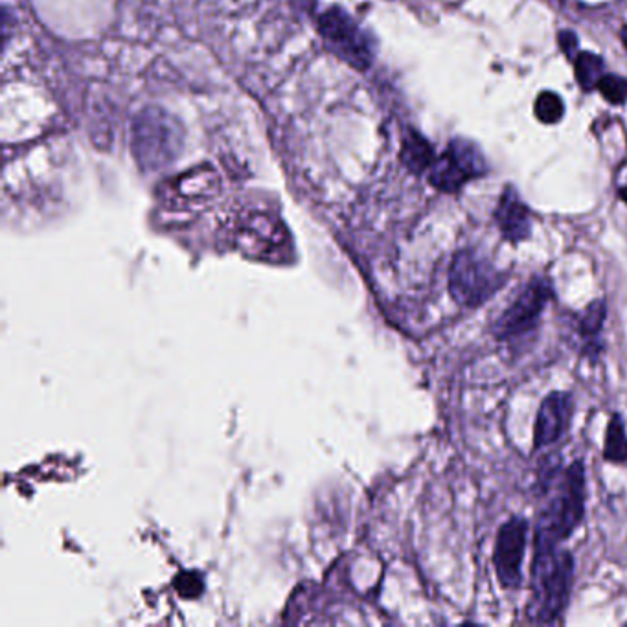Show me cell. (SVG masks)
Returning a JSON list of instances; mask_svg holds the SVG:
<instances>
[{
  "instance_id": "52a82bcc",
  "label": "cell",
  "mask_w": 627,
  "mask_h": 627,
  "mask_svg": "<svg viewBox=\"0 0 627 627\" xmlns=\"http://www.w3.org/2000/svg\"><path fill=\"white\" fill-rule=\"evenodd\" d=\"M179 148L177 124L159 111H146L135 124V149L138 159L149 168H159L175 159Z\"/></svg>"
},
{
  "instance_id": "7c38bea8",
  "label": "cell",
  "mask_w": 627,
  "mask_h": 627,
  "mask_svg": "<svg viewBox=\"0 0 627 627\" xmlns=\"http://www.w3.org/2000/svg\"><path fill=\"white\" fill-rule=\"evenodd\" d=\"M401 160L407 166V170L420 175L425 170H429L433 166L434 151L433 146L425 140V138L416 133L409 131L403 138V146H401Z\"/></svg>"
},
{
  "instance_id": "4fadbf2b",
  "label": "cell",
  "mask_w": 627,
  "mask_h": 627,
  "mask_svg": "<svg viewBox=\"0 0 627 627\" xmlns=\"http://www.w3.org/2000/svg\"><path fill=\"white\" fill-rule=\"evenodd\" d=\"M447 153L458 162V166L466 171L471 179L482 177L488 171V164H486L482 151L469 140L456 138L449 144Z\"/></svg>"
},
{
  "instance_id": "8992f818",
  "label": "cell",
  "mask_w": 627,
  "mask_h": 627,
  "mask_svg": "<svg viewBox=\"0 0 627 627\" xmlns=\"http://www.w3.org/2000/svg\"><path fill=\"white\" fill-rule=\"evenodd\" d=\"M528 521L521 515H512L502 523L495 547H493V567L502 589L517 591L523 583V559L528 541Z\"/></svg>"
},
{
  "instance_id": "5b68a950",
  "label": "cell",
  "mask_w": 627,
  "mask_h": 627,
  "mask_svg": "<svg viewBox=\"0 0 627 627\" xmlns=\"http://www.w3.org/2000/svg\"><path fill=\"white\" fill-rule=\"evenodd\" d=\"M319 32L324 45L335 56L352 65L354 69L365 70L374 59V43L365 30L341 8H330L319 19Z\"/></svg>"
},
{
  "instance_id": "8fae6325",
  "label": "cell",
  "mask_w": 627,
  "mask_h": 627,
  "mask_svg": "<svg viewBox=\"0 0 627 627\" xmlns=\"http://www.w3.org/2000/svg\"><path fill=\"white\" fill-rule=\"evenodd\" d=\"M429 170H431L429 173L431 184L436 190L445 194H455L464 184L471 181L468 173L458 166V162L447 151L440 159L434 160Z\"/></svg>"
},
{
  "instance_id": "d6986e66",
  "label": "cell",
  "mask_w": 627,
  "mask_h": 627,
  "mask_svg": "<svg viewBox=\"0 0 627 627\" xmlns=\"http://www.w3.org/2000/svg\"><path fill=\"white\" fill-rule=\"evenodd\" d=\"M622 43H624V46H626L627 48V26H624V28H622Z\"/></svg>"
},
{
  "instance_id": "2e32d148",
  "label": "cell",
  "mask_w": 627,
  "mask_h": 627,
  "mask_svg": "<svg viewBox=\"0 0 627 627\" xmlns=\"http://www.w3.org/2000/svg\"><path fill=\"white\" fill-rule=\"evenodd\" d=\"M565 114L563 100L556 92L545 91L537 96L536 116L543 124H556Z\"/></svg>"
},
{
  "instance_id": "6da1fadb",
  "label": "cell",
  "mask_w": 627,
  "mask_h": 627,
  "mask_svg": "<svg viewBox=\"0 0 627 627\" xmlns=\"http://www.w3.org/2000/svg\"><path fill=\"white\" fill-rule=\"evenodd\" d=\"M587 482L583 460H574L559 480L554 497L537 513L534 554H554L585 517Z\"/></svg>"
},
{
  "instance_id": "5bb4252c",
  "label": "cell",
  "mask_w": 627,
  "mask_h": 627,
  "mask_svg": "<svg viewBox=\"0 0 627 627\" xmlns=\"http://www.w3.org/2000/svg\"><path fill=\"white\" fill-rule=\"evenodd\" d=\"M604 460L611 464H627V433L622 416L615 412L605 429Z\"/></svg>"
},
{
  "instance_id": "30bf717a",
  "label": "cell",
  "mask_w": 627,
  "mask_h": 627,
  "mask_svg": "<svg viewBox=\"0 0 627 627\" xmlns=\"http://www.w3.org/2000/svg\"><path fill=\"white\" fill-rule=\"evenodd\" d=\"M605 319H607L605 300H594L574 317L572 330L580 341V354L591 363H598L600 355L604 354L602 331Z\"/></svg>"
},
{
  "instance_id": "7a4b0ae2",
  "label": "cell",
  "mask_w": 627,
  "mask_h": 627,
  "mask_svg": "<svg viewBox=\"0 0 627 627\" xmlns=\"http://www.w3.org/2000/svg\"><path fill=\"white\" fill-rule=\"evenodd\" d=\"M574 585V558L569 550L554 554H534L530 569L528 618L534 624H559L569 605Z\"/></svg>"
},
{
  "instance_id": "9a60e30c",
  "label": "cell",
  "mask_w": 627,
  "mask_h": 627,
  "mask_svg": "<svg viewBox=\"0 0 627 627\" xmlns=\"http://www.w3.org/2000/svg\"><path fill=\"white\" fill-rule=\"evenodd\" d=\"M574 74L583 91L598 89V83L604 78V61L602 57L591 52H580L574 59Z\"/></svg>"
},
{
  "instance_id": "ffe728a7",
  "label": "cell",
  "mask_w": 627,
  "mask_h": 627,
  "mask_svg": "<svg viewBox=\"0 0 627 627\" xmlns=\"http://www.w3.org/2000/svg\"><path fill=\"white\" fill-rule=\"evenodd\" d=\"M620 197H622L624 201H627V188H622V190H620Z\"/></svg>"
},
{
  "instance_id": "ac0fdd59",
  "label": "cell",
  "mask_w": 627,
  "mask_h": 627,
  "mask_svg": "<svg viewBox=\"0 0 627 627\" xmlns=\"http://www.w3.org/2000/svg\"><path fill=\"white\" fill-rule=\"evenodd\" d=\"M558 43L561 46V52L569 59H576V56L580 54L578 52V37L574 32L570 30H561L558 35Z\"/></svg>"
},
{
  "instance_id": "e0dca14e",
  "label": "cell",
  "mask_w": 627,
  "mask_h": 627,
  "mask_svg": "<svg viewBox=\"0 0 627 627\" xmlns=\"http://www.w3.org/2000/svg\"><path fill=\"white\" fill-rule=\"evenodd\" d=\"M598 91L602 92L607 102L620 105L627 100V80L615 74L604 76L598 83Z\"/></svg>"
},
{
  "instance_id": "3957f363",
  "label": "cell",
  "mask_w": 627,
  "mask_h": 627,
  "mask_svg": "<svg viewBox=\"0 0 627 627\" xmlns=\"http://www.w3.org/2000/svg\"><path fill=\"white\" fill-rule=\"evenodd\" d=\"M506 282L508 273L497 271L486 256L475 249H462L453 256L447 285L458 306L477 309L495 297Z\"/></svg>"
},
{
  "instance_id": "9c48e42d",
  "label": "cell",
  "mask_w": 627,
  "mask_h": 627,
  "mask_svg": "<svg viewBox=\"0 0 627 627\" xmlns=\"http://www.w3.org/2000/svg\"><path fill=\"white\" fill-rule=\"evenodd\" d=\"M495 223L501 230L502 238L512 245H519L532 236V214L512 186L502 192L499 205L495 208Z\"/></svg>"
},
{
  "instance_id": "277c9868",
  "label": "cell",
  "mask_w": 627,
  "mask_h": 627,
  "mask_svg": "<svg viewBox=\"0 0 627 627\" xmlns=\"http://www.w3.org/2000/svg\"><path fill=\"white\" fill-rule=\"evenodd\" d=\"M554 297V285L548 278L532 276L512 304L491 324V335L499 342H510L534 333L543 311Z\"/></svg>"
},
{
  "instance_id": "ba28073f",
  "label": "cell",
  "mask_w": 627,
  "mask_h": 627,
  "mask_svg": "<svg viewBox=\"0 0 627 627\" xmlns=\"http://www.w3.org/2000/svg\"><path fill=\"white\" fill-rule=\"evenodd\" d=\"M574 412V398L570 392L556 390L541 401L534 425V449L541 451L556 444L567 433Z\"/></svg>"
}]
</instances>
